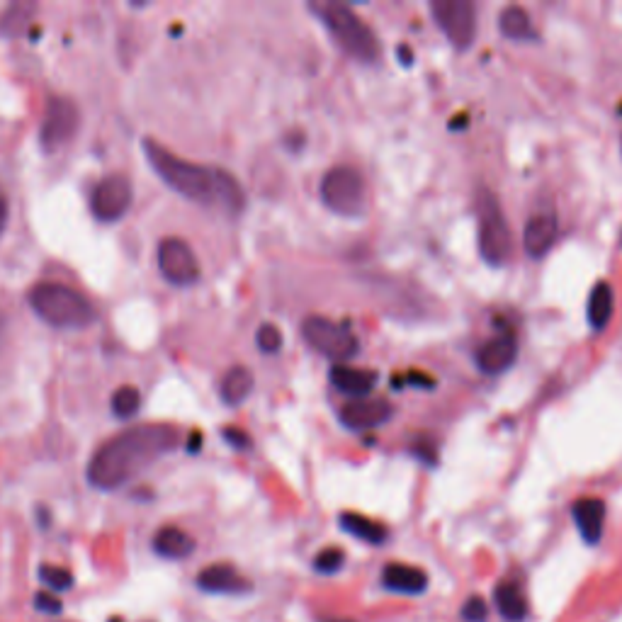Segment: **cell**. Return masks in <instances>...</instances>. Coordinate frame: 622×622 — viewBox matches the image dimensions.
Returning <instances> with one entry per match:
<instances>
[{
	"instance_id": "1",
	"label": "cell",
	"mask_w": 622,
	"mask_h": 622,
	"mask_svg": "<svg viewBox=\"0 0 622 622\" xmlns=\"http://www.w3.org/2000/svg\"><path fill=\"white\" fill-rule=\"evenodd\" d=\"M144 154L158 178L197 205L219 209L229 217H239L246 209V192L241 183L224 168L202 166V163L185 161V158L171 154L166 146L156 144L154 139H144Z\"/></svg>"
},
{
	"instance_id": "2",
	"label": "cell",
	"mask_w": 622,
	"mask_h": 622,
	"mask_svg": "<svg viewBox=\"0 0 622 622\" xmlns=\"http://www.w3.org/2000/svg\"><path fill=\"white\" fill-rule=\"evenodd\" d=\"M178 440V428L161 423L129 428L95 452L88 465V482L103 491L120 489L146 467L178 448Z\"/></svg>"
},
{
	"instance_id": "3",
	"label": "cell",
	"mask_w": 622,
	"mask_h": 622,
	"mask_svg": "<svg viewBox=\"0 0 622 622\" xmlns=\"http://www.w3.org/2000/svg\"><path fill=\"white\" fill-rule=\"evenodd\" d=\"M27 299L39 319L54 329H86L98 321V309L86 294L59 285V282H39L32 287Z\"/></svg>"
},
{
	"instance_id": "4",
	"label": "cell",
	"mask_w": 622,
	"mask_h": 622,
	"mask_svg": "<svg viewBox=\"0 0 622 622\" xmlns=\"http://www.w3.org/2000/svg\"><path fill=\"white\" fill-rule=\"evenodd\" d=\"M309 10L316 13V18L324 22L331 37L353 59L363 61V64H375L377 56H380V44H377L375 32L348 5L333 3V0H316V3H309Z\"/></svg>"
},
{
	"instance_id": "5",
	"label": "cell",
	"mask_w": 622,
	"mask_h": 622,
	"mask_svg": "<svg viewBox=\"0 0 622 622\" xmlns=\"http://www.w3.org/2000/svg\"><path fill=\"white\" fill-rule=\"evenodd\" d=\"M321 200L341 217H360L367 207V185L363 173L353 166H336L321 180Z\"/></svg>"
},
{
	"instance_id": "6",
	"label": "cell",
	"mask_w": 622,
	"mask_h": 622,
	"mask_svg": "<svg viewBox=\"0 0 622 622\" xmlns=\"http://www.w3.org/2000/svg\"><path fill=\"white\" fill-rule=\"evenodd\" d=\"M479 251L482 258L494 268L506 265L513 256V236L508 229L503 209L491 192L479 197Z\"/></svg>"
},
{
	"instance_id": "7",
	"label": "cell",
	"mask_w": 622,
	"mask_h": 622,
	"mask_svg": "<svg viewBox=\"0 0 622 622\" xmlns=\"http://www.w3.org/2000/svg\"><path fill=\"white\" fill-rule=\"evenodd\" d=\"M302 336L316 353H321L329 360H336V363H346V360L355 358L360 348L353 331H348L346 326L333 324L329 319H321V316H307L304 319Z\"/></svg>"
},
{
	"instance_id": "8",
	"label": "cell",
	"mask_w": 622,
	"mask_h": 622,
	"mask_svg": "<svg viewBox=\"0 0 622 622\" xmlns=\"http://www.w3.org/2000/svg\"><path fill=\"white\" fill-rule=\"evenodd\" d=\"M431 13L435 25L445 32L452 47L460 52L472 47L477 35V13L469 0H433Z\"/></svg>"
},
{
	"instance_id": "9",
	"label": "cell",
	"mask_w": 622,
	"mask_h": 622,
	"mask_svg": "<svg viewBox=\"0 0 622 622\" xmlns=\"http://www.w3.org/2000/svg\"><path fill=\"white\" fill-rule=\"evenodd\" d=\"M158 270L175 287H190L200 280V263L183 239H163L158 243Z\"/></svg>"
},
{
	"instance_id": "10",
	"label": "cell",
	"mask_w": 622,
	"mask_h": 622,
	"mask_svg": "<svg viewBox=\"0 0 622 622\" xmlns=\"http://www.w3.org/2000/svg\"><path fill=\"white\" fill-rule=\"evenodd\" d=\"M78 124H81V115H78V107L69 98H52L49 100L47 115H44L42 129H39V141H42V149L47 154L61 149L73 139Z\"/></svg>"
},
{
	"instance_id": "11",
	"label": "cell",
	"mask_w": 622,
	"mask_h": 622,
	"mask_svg": "<svg viewBox=\"0 0 622 622\" xmlns=\"http://www.w3.org/2000/svg\"><path fill=\"white\" fill-rule=\"evenodd\" d=\"M132 183L124 175H107L98 183L90 197V209L100 222H117L132 207Z\"/></svg>"
},
{
	"instance_id": "12",
	"label": "cell",
	"mask_w": 622,
	"mask_h": 622,
	"mask_svg": "<svg viewBox=\"0 0 622 622\" xmlns=\"http://www.w3.org/2000/svg\"><path fill=\"white\" fill-rule=\"evenodd\" d=\"M394 416V406L387 399H355L343 406L341 421L350 431H370L380 428Z\"/></svg>"
},
{
	"instance_id": "13",
	"label": "cell",
	"mask_w": 622,
	"mask_h": 622,
	"mask_svg": "<svg viewBox=\"0 0 622 622\" xmlns=\"http://www.w3.org/2000/svg\"><path fill=\"white\" fill-rule=\"evenodd\" d=\"M516 355V338L511 333H501V336H494L477 350V365L484 375H499V372L513 365Z\"/></svg>"
},
{
	"instance_id": "14",
	"label": "cell",
	"mask_w": 622,
	"mask_h": 622,
	"mask_svg": "<svg viewBox=\"0 0 622 622\" xmlns=\"http://www.w3.org/2000/svg\"><path fill=\"white\" fill-rule=\"evenodd\" d=\"M557 239V217L554 214H535L525 224L523 246L530 258H545Z\"/></svg>"
},
{
	"instance_id": "15",
	"label": "cell",
	"mask_w": 622,
	"mask_h": 622,
	"mask_svg": "<svg viewBox=\"0 0 622 622\" xmlns=\"http://www.w3.org/2000/svg\"><path fill=\"white\" fill-rule=\"evenodd\" d=\"M197 586L207 593H246L251 591V581L243 579L231 564H212L197 576Z\"/></svg>"
},
{
	"instance_id": "16",
	"label": "cell",
	"mask_w": 622,
	"mask_h": 622,
	"mask_svg": "<svg viewBox=\"0 0 622 622\" xmlns=\"http://www.w3.org/2000/svg\"><path fill=\"white\" fill-rule=\"evenodd\" d=\"M382 584L387 591L406 593V596H418L428 588V574L423 569L411 567V564H387L382 571Z\"/></svg>"
},
{
	"instance_id": "17",
	"label": "cell",
	"mask_w": 622,
	"mask_h": 622,
	"mask_svg": "<svg viewBox=\"0 0 622 622\" xmlns=\"http://www.w3.org/2000/svg\"><path fill=\"white\" fill-rule=\"evenodd\" d=\"M571 518L588 545L601 540L605 523V503L601 499H579L571 506Z\"/></svg>"
},
{
	"instance_id": "18",
	"label": "cell",
	"mask_w": 622,
	"mask_h": 622,
	"mask_svg": "<svg viewBox=\"0 0 622 622\" xmlns=\"http://www.w3.org/2000/svg\"><path fill=\"white\" fill-rule=\"evenodd\" d=\"M331 384L346 397L365 399L375 389L377 375L372 370H358V367L336 365L331 370Z\"/></svg>"
},
{
	"instance_id": "19",
	"label": "cell",
	"mask_w": 622,
	"mask_h": 622,
	"mask_svg": "<svg viewBox=\"0 0 622 622\" xmlns=\"http://www.w3.org/2000/svg\"><path fill=\"white\" fill-rule=\"evenodd\" d=\"M154 550L166 559H185L195 550V540L185 530L168 525V528H161L156 533Z\"/></svg>"
},
{
	"instance_id": "20",
	"label": "cell",
	"mask_w": 622,
	"mask_h": 622,
	"mask_svg": "<svg viewBox=\"0 0 622 622\" xmlns=\"http://www.w3.org/2000/svg\"><path fill=\"white\" fill-rule=\"evenodd\" d=\"M494 601L496 608H499L501 618L511 620V622H520L528 615V601H525L523 591L516 581H501L494 591Z\"/></svg>"
},
{
	"instance_id": "21",
	"label": "cell",
	"mask_w": 622,
	"mask_h": 622,
	"mask_svg": "<svg viewBox=\"0 0 622 622\" xmlns=\"http://www.w3.org/2000/svg\"><path fill=\"white\" fill-rule=\"evenodd\" d=\"M253 384H256V380H253V372L248 370V367H243V365L231 367L222 382V399L229 406H239L251 397Z\"/></svg>"
},
{
	"instance_id": "22",
	"label": "cell",
	"mask_w": 622,
	"mask_h": 622,
	"mask_svg": "<svg viewBox=\"0 0 622 622\" xmlns=\"http://www.w3.org/2000/svg\"><path fill=\"white\" fill-rule=\"evenodd\" d=\"M338 523H341V528L346 530L348 535L370 542V545H382L389 535L382 523H377V520L367 516H360V513H343V516L338 518Z\"/></svg>"
},
{
	"instance_id": "23",
	"label": "cell",
	"mask_w": 622,
	"mask_h": 622,
	"mask_svg": "<svg viewBox=\"0 0 622 622\" xmlns=\"http://www.w3.org/2000/svg\"><path fill=\"white\" fill-rule=\"evenodd\" d=\"M613 304V287L608 282H598L588 297V324L593 326V331H603L608 326L610 316H613Z\"/></svg>"
},
{
	"instance_id": "24",
	"label": "cell",
	"mask_w": 622,
	"mask_h": 622,
	"mask_svg": "<svg viewBox=\"0 0 622 622\" xmlns=\"http://www.w3.org/2000/svg\"><path fill=\"white\" fill-rule=\"evenodd\" d=\"M499 27L503 37L513 39V42H528V39L535 37L533 25H530V15L523 8H518V5H511V8L503 10Z\"/></svg>"
},
{
	"instance_id": "25",
	"label": "cell",
	"mask_w": 622,
	"mask_h": 622,
	"mask_svg": "<svg viewBox=\"0 0 622 622\" xmlns=\"http://www.w3.org/2000/svg\"><path fill=\"white\" fill-rule=\"evenodd\" d=\"M139 404H141L139 389L129 387V384L127 387H120L115 394H112V414H115L117 418H122V421L137 416Z\"/></svg>"
},
{
	"instance_id": "26",
	"label": "cell",
	"mask_w": 622,
	"mask_h": 622,
	"mask_svg": "<svg viewBox=\"0 0 622 622\" xmlns=\"http://www.w3.org/2000/svg\"><path fill=\"white\" fill-rule=\"evenodd\" d=\"M32 13H35V3H13L0 18V30L5 35H15V32L22 30V25H25Z\"/></svg>"
},
{
	"instance_id": "27",
	"label": "cell",
	"mask_w": 622,
	"mask_h": 622,
	"mask_svg": "<svg viewBox=\"0 0 622 622\" xmlns=\"http://www.w3.org/2000/svg\"><path fill=\"white\" fill-rule=\"evenodd\" d=\"M39 579L52 588L54 593H64L73 586L71 571L64 567H54V564H44V567H39Z\"/></svg>"
},
{
	"instance_id": "28",
	"label": "cell",
	"mask_w": 622,
	"mask_h": 622,
	"mask_svg": "<svg viewBox=\"0 0 622 622\" xmlns=\"http://www.w3.org/2000/svg\"><path fill=\"white\" fill-rule=\"evenodd\" d=\"M343 562H346V552L338 550V547H329L314 559V569L321 571V574H336L343 567Z\"/></svg>"
},
{
	"instance_id": "29",
	"label": "cell",
	"mask_w": 622,
	"mask_h": 622,
	"mask_svg": "<svg viewBox=\"0 0 622 622\" xmlns=\"http://www.w3.org/2000/svg\"><path fill=\"white\" fill-rule=\"evenodd\" d=\"M256 343H258V348L263 350V353L273 355L282 348V333L277 331V326H273V324H263L256 333Z\"/></svg>"
},
{
	"instance_id": "30",
	"label": "cell",
	"mask_w": 622,
	"mask_h": 622,
	"mask_svg": "<svg viewBox=\"0 0 622 622\" xmlns=\"http://www.w3.org/2000/svg\"><path fill=\"white\" fill-rule=\"evenodd\" d=\"M35 608L39 610V613H47V615H59L61 610H64V603H61V598L56 596V593H37L35 596Z\"/></svg>"
},
{
	"instance_id": "31",
	"label": "cell",
	"mask_w": 622,
	"mask_h": 622,
	"mask_svg": "<svg viewBox=\"0 0 622 622\" xmlns=\"http://www.w3.org/2000/svg\"><path fill=\"white\" fill-rule=\"evenodd\" d=\"M462 618L467 622H484L486 620V603L479 596H472L462 605Z\"/></svg>"
},
{
	"instance_id": "32",
	"label": "cell",
	"mask_w": 622,
	"mask_h": 622,
	"mask_svg": "<svg viewBox=\"0 0 622 622\" xmlns=\"http://www.w3.org/2000/svg\"><path fill=\"white\" fill-rule=\"evenodd\" d=\"M224 440L229 445H234L236 450H246L251 448V438L241 431V428H226L224 431Z\"/></svg>"
},
{
	"instance_id": "33",
	"label": "cell",
	"mask_w": 622,
	"mask_h": 622,
	"mask_svg": "<svg viewBox=\"0 0 622 622\" xmlns=\"http://www.w3.org/2000/svg\"><path fill=\"white\" fill-rule=\"evenodd\" d=\"M8 200H5V195H0V234L5 231V224H8Z\"/></svg>"
},
{
	"instance_id": "34",
	"label": "cell",
	"mask_w": 622,
	"mask_h": 622,
	"mask_svg": "<svg viewBox=\"0 0 622 622\" xmlns=\"http://www.w3.org/2000/svg\"><path fill=\"white\" fill-rule=\"evenodd\" d=\"M0 336H5V316H0Z\"/></svg>"
},
{
	"instance_id": "35",
	"label": "cell",
	"mask_w": 622,
	"mask_h": 622,
	"mask_svg": "<svg viewBox=\"0 0 622 622\" xmlns=\"http://www.w3.org/2000/svg\"><path fill=\"white\" fill-rule=\"evenodd\" d=\"M329 622H353V620H329Z\"/></svg>"
}]
</instances>
